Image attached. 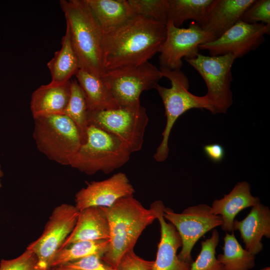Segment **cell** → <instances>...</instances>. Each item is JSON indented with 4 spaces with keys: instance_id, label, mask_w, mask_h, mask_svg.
<instances>
[{
    "instance_id": "obj_1",
    "label": "cell",
    "mask_w": 270,
    "mask_h": 270,
    "mask_svg": "<svg viewBox=\"0 0 270 270\" xmlns=\"http://www.w3.org/2000/svg\"><path fill=\"white\" fill-rule=\"evenodd\" d=\"M166 24L140 15L103 33L102 57L105 71L148 62L164 43Z\"/></svg>"
},
{
    "instance_id": "obj_2",
    "label": "cell",
    "mask_w": 270,
    "mask_h": 270,
    "mask_svg": "<svg viewBox=\"0 0 270 270\" xmlns=\"http://www.w3.org/2000/svg\"><path fill=\"white\" fill-rule=\"evenodd\" d=\"M108 219L109 246L102 257L116 268L120 259L134 248L144 230L156 219L151 208H146L133 196L117 200L112 206L102 207Z\"/></svg>"
},
{
    "instance_id": "obj_3",
    "label": "cell",
    "mask_w": 270,
    "mask_h": 270,
    "mask_svg": "<svg viewBox=\"0 0 270 270\" xmlns=\"http://www.w3.org/2000/svg\"><path fill=\"white\" fill-rule=\"evenodd\" d=\"M60 3L80 69L101 78L106 72L102 57L103 32L86 0H61Z\"/></svg>"
},
{
    "instance_id": "obj_4",
    "label": "cell",
    "mask_w": 270,
    "mask_h": 270,
    "mask_svg": "<svg viewBox=\"0 0 270 270\" xmlns=\"http://www.w3.org/2000/svg\"><path fill=\"white\" fill-rule=\"evenodd\" d=\"M129 146L118 137L90 124L86 138L72 158L70 165L88 175L108 174L130 160Z\"/></svg>"
},
{
    "instance_id": "obj_5",
    "label": "cell",
    "mask_w": 270,
    "mask_h": 270,
    "mask_svg": "<svg viewBox=\"0 0 270 270\" xmlns=\"http://www.w3.org/2000/svg\"><path fill=\"white\" fill-rule=\"evenodd\" d=\"M159 69L162 77L168 78L171 84L170 88L159 84L155 88L162 100L166 118L162 140L154 155L155 160L160 162L168 157L170 133L178 118L192 108L206 109L214 114V108L206 95L198 96L188 91V78L180 70H170L160 67Z\"/></svg>"
},
{
    "instance_id": "obj_6",
    "label": "cell",
    "mask_w": 270,
    "mask_h": 270,
    "mask_svg": "<svg viewBox=\"0 0 270 270\" xmlns=\"http://www.w3.org/2000/svg\"><path fill=\"white\" fill-rule=\"evenodd\" d=\"M34 120L32 136L38 150L49 160L69 166L84 143L75 124L63 114L40 116Z\"/></svg>"
},
{
    "instance_id": "obj_7",
    "label": "cell",
    "mask_w": 270,
    "mask_h": 270,
    "mask_svg": "<svg viewBox=\"0 0 270 270\" xmlns=\"http://www.w3.org/2000/svg\"><path fill=\"white\" fill-rule=\"evenodd\" d=\"M162 77L160 69L147 62L106 70L101 78L118 107H130L140 105L141 93L155 88Z\"/></svg>"
},
{
    "instance_id": "obj_8",
    "label": "cell",
    "mask_w": 270,
    "mask_h": 270,
    "mask_svg": "<svg viewBox=\"0 0 270 270\" xmlns=\"http://www.w3.org/2000/svg\"><path fill=\"white\" fill-rule=\"evenodd\" d=\"M148 122L146 109L140 104L88 112V126H94L118 137L132 152L141 150Z\"/></svg>"
},
{
    "instance_id": "obj_9",
    "label": "cell",
    "mask_w": 270,
    "mask_h": 270,
    "mask_svg": "<svg viewBox=\"0 0 270 270\" xmlns=\"http://www.w3.org/2000/svg\"><path fill=\"white\" fill-rule=\"evenodd\" d=\"M236 58L231 54L208 56L201 54L185 60L204 81L206 94L214 108V114L225 113L233 103L230 88L232 81V66Z\"/></svg>"
},
{
    "instance_id": "obj_10",
    "label": "cell",
    "mask_w": 270,
    "mask_h": 270,
    "mask_svg": "<svg viewBox=\"0 0 270 270\" xmlns=\"http://www.w3.org/2000/svg\"><path fill=\"white\" fill-rule=\"evenodd\" d=\"M163 216L174 226L180 235L182 246L178 254L179 259L190 264L193 262L191 252L198 240L222 223L221 216L214 214L211 207L204 204L188 207L181 213L164 207Z\"/></svg>"
},
{
    "instance_id": "obj_11",
    "label": "cell",
    "mask_w": 270,
    "mask_h": 270,
    "mask_svg": "<svg viewBox=\"0 0 270 270\" xmlns=\"http://www.w3.org/2000/svg\"><path fill=\"white\" fill-rule=\"evenodd\" d=\"M165 40L159 50L160 68L180 70L184 60L194 58L199 54L200 45L216 39L214 34L191 23L188 28L175 26L168 21Z\"/></svg>"
},
{
    "instance_id": "obj_12",
    "label": "cell",
    "mask_w": 270,
    "mask_h": 270,
    "mask_svg": "<svg viewBox=\"0 0 270 270\" xmlns=\"http://www.w3.org/2000/svg\"><path fill=\"white\" fill-rule=\"evenodd\" d=\"M79 210L68 204L56 207L42 235L30 243L26 250L36 256L42 270H48L51 262L76 224Z\"/></svg>"
},
{
    "instance_id": "obj_13",
    "label": "cell",
    "mask_w": 270,
    "mask_h": 270,
    "mask_svg": "<svg viewBox=\"0 0 270 270\" xmlns=\"http://www.w3.org/2000/svg\"><path fill=\"white\" fill-rule=\"evenodd\" d=\"M270 26L262 23L247 24L240 20L218 38L200 46V50L208 52L210 56L233 55L242 58L256 50L270 34Z\"/></svg>"
},
{
    "instance_id": "obj_14",
    "label": "cell",
    "mask_w": 270,
    "mask_h": 270,
    "mask_svg": "<svg viewBox=\"0 0 270 270\" xmlns=\"http://www.w3.org/2000/svg\"><path fill=\"white\" fill-rule=\"evenodd\" d=\"M134 192L126 175L120 172L101 181L88 182L76 194L75 206L78 210L90 206L108 208Z\"/></svg>"
},
{
    "instance_id": "obj_15",
    "label": "cell",
    "mask_w": 270,
    "mask_h": 270,
    "mask_svg": "<svg viewBox=\"0 0 270 270\" xmlns=\"http://www.w3.org/2000/svg\"><path fill=\"white\" fill-rule=\"evenodd\" d=\"M163 202L158 200L150 206L156 214L160 229L156 257L150 270H189L190 264L180 260L176 254L182 246L180 235L174 226L167 222L163 216Z\"/></svg>"
},
{
    "instance_id": "obj_16",
    "label": "cell",
    "mask_w": 270,
    "mask_h": 270,
    "mask_svg": "<svg viewBox=\"0 0 270 270\" xmlns=\"http://www.w3.org/2000/svg\"><path fill=\"white\" fill-rule=\"evenodd\" d=\"M254 0H212L202 28L212 33L216 39L242 20Z\"/></svg>"
},
{
    "instance_id": "obj_17",
    "label": "cell",
    "mask_w": 270,
    "mask_h": 270,
    "mask_svg": "<svg viewBox=\"0 0 270 270\" xmlns=\"http://www.w3.org/2000/svg\"><path fill=\"white\" fill-rule=\"evenodd\" d=\"M234 230H238L246 250L256 255L263 248L261 240L264 236L270 238V210L260 202L252 207L242 220H234Z\"/></svg>"
},
{
    "instance_id": "obj_18",
    "label": "cell",
    "mask_w": 270,
    "mask_h": 270,
    "mask_svg": "<svg viewBox=\"0 0 270 270\" xmlns=\"http://www.w3.org/2000/svg\"><path fill=\"white\" fill-rule=\"evenodd\" d=\"M110 236L108 221L102 208L88 207L79 210L75 226L61 248L79 241L109 240Z\"/></svg>"
},
{
    "instance_id": "obj_19",
    "label": "cell",
    "mask_w": 270,
    "mask_h": 270,
    "mask_svg": "<svg viewBox=\"0 0 270 270\" xmlns=\"http://www.w3.org/2000/svg\"><path fill=\"white\" fill-rule=\"evenodd\" d=\"M260 202L258 197L250 193V186L246 182H238L228 194L220 200H215L211 207L212 212L221 216L222 228L225 232H234L233 224L236 216L242 210L252 207Z\"/></svg>"
},
{
    "instance_id": "obj_20",
    "label": "cell",
    "mask_w": 270,
    "mask_h": 270,
    "mask_svg": "<svg viewBox=\"0 0 270 270\" xmlns=\"http://www.w3.org/2000/svg\"><path fill=\"white\" fill-rule=\"evenodd\" d=\"M70 94V80L60 84L50 82L40 86L32 94L30 108L33 118L62 114Z\"/></svg>"
},
{
    "instance_id": "obj_21",
    "label": "cell",
    "mask_w": 270,
    "mask_h": 270,
    "mask_svg": "<svg viewBox=\"0 0 270 270\" xmlns=\"http://www.w3.org/2000/svg\"><path fill=\"white\" fill-rule=\"evenodd\" d=\"M103 33L113 30L136 14L128 0H86Z\"/></svg>"
},
{
    "instance_id": "obj_22",
    "label": "cell",
    "mask_w": 270,
    "mask_h": 270,
    "mask_svg": "<svg viewBox=\"0 0 270 270\" xmlns=\"http://www.w3.org/2000/svg\"><path fill=\"white\" fill-rule=\"evenodd\" d=\"M47 66L51 74L50 82L55 84H64L70 80L80 68L67 26L62 40V47L55 52L54 57L47 64Z\"/></svg>"
},
{
    "instance_id": "obj_23",
    "label": "cell",
    "mask_w": 270,
    "mask_h": 270,
    "mask_svg": "<svg viewBox=\"0 0 270 270\" xmlns=\"http://www.w3.org/2000/svg\"><path fill=\"white\" fill-rule=\"evenodd\" d=\"M75 76L85 94L88 111L108 110L118 107L102 78L82 69L78 70Z\"/></svg>"
},
{
    "instance_id": "obj_24",
    "label": "cell",
    "mask_w": 270,
    "mask_h": 270,
    "mask_svg": "<svg viewBox=\"0 0 270 270\" xmlns=\"http://www.w3.org/2000/svg\"><path fill=\"white\" fill-rule=\"evenodd\" d=\"M212 0H168V22L180 28L187 20L202 26Z\"/></svg>"
},
{
    "instance_id": "obj_25",
    "label": "cell",
    "mask_w": 270,
    "mask_h": 270,
    "mask_svg": "<svg viewBox=\"0 0 270 270\" xmlns=\"http://www.w3.org/2000/svg\"><path fill=\"white\" fill-rule=\"evenodd\" d=\"M224 240L223 254L217 258L222 270H248L254 266L256 255L242 247L234 232L226 233Z\"/></svg>"
},
{
    "instance_id": "obj_26",
    "label": "cell",
    "mask_w": 270,
    "mask_h": 270,
    "mask_svg": "<svg viewBox=\"0 0 270 270\" xmlns=\"http://www.w3.org/2000/svg\"><path fill=\"white\" fill-rule=\"evenodd\" d=\"M109 242V240H82L61 248L55 254L50 268L90 255L96 254L102 257L108 250Z\"/></svg>"
},
{
    "instance_id": "obj_27",
    "label": "cell",
    "mask_w": 270,
    "mask_h": 270,
    "mask_svg": "<svg viewBox=\"0 0 270 270\" xmlns=\"http://www.w3.org/2000/svg\"><path fill=\"white\" fill-rule=\"evenodd\" d=\"M88 108L85 94L76 79L70 80V94L63 114L68 117L78 128L84 143L88 128Z\"/></svg>"
},
{
    "instance_id": "obj_28",
    "label": "cell",
    "mask_w": 270,
    "mask_h": 270,
    "mask_svg": "<svg viewBox=\"0 0 270 270\" xmlns=\"http://www.w3.org/2000/svg\"><path fill=\"white\" fill-rule=\"evenodd\" d=\"M220 234L214 229L211 236L201 242V250L194 262L190 264L189 270H222V266L216 256V249Z\"/></svg>"
},
{
    "instance_id": "obj_29",
    "label": "cell",
    "mask_w": 270,
    "mask_h": 270,
    "mask_svg": "<svg viewBox=\"0 0 270 270\" xmlns=\"http://www.w3.org/2000/svg\"><path fill=\"white\" fill-rule=\"evenodd\" d=\"M136 15L166 24L168 0H128Z\"/></svg>"
},
{
    "instance_id": "obj_30",
    "label": "cell",
    "mask_w": 270,
    "mask_h": 270,
    "mask_svg": "<svg viewBox=\"0 0 270 270\" xmlns=\"http://www.w3.org/2000/svg\"><path fill=\"white\" fill-rule=\"evenodd\" d=\"M241 20L250 24L262 23L270 26V0H254L244 12Z\"/></svg>"
},
{
    "instance_id": "obj_31",
    "label": "cell",
    "mask_w": 270,
    "mask_h": 270,
    "mask_svg": "<svg viewBox=\"0 0 270 270\" xmlns=\"http://www.w3.org/2000/svg\"><path fill=\"white\" fill-rule=\"evenodd\" d=\"M0 270H42L36 256L26 250L19 256L12 260H2Z\"/></svg>"
},
{
    "instance_id": "obj_32",
    "label": "cell",
    "mask_w": 270,
    "mask_h": 270,
    "mask_svg": "<svg viewBox=\"0 0 270 270\" xmlns=\"http://www.w3.org/2000/svg\"><path fill=\"white\" fill-rule=\"evenodd\" d=\"M58 266L63 270H116L96 254L90 255Z\"/></svg>"
},
{
    "instance_id": "obj_33",
    "label": "cell",
    "mask_w": 270,
    "mask_h": 270,
    "mask_svg": "<svg viewBox=\"0 0 270 270\" xmlns=\"http://www.w3.org/2000/svg\"><path fill=\"white\" fill-rule=\"evenodd\" d=\"M154 261L146 260L136 254L134 250L125 254L118 264L116 270H150Z\"/></svg>"
},
{
    "instance_id": "obj_34",
    "label": "cell",
    "mask_w": 270,
    "mask_h": 270,
    "mask_svg": "<svg viewBox=\"0 0 270 270\" xmlns=\"http://www.w3.org/2000/svg\"><path fill=\"white\" fill-rule=\"evenodd\" d=\"M204 151L206 156L212 162H221L224 156V150L220 144H213L204 146Z\"/></svg>"
},
{
    "instance_id": "obj_35",
    "label": "cell",
    "mask_w": 270,
    "mask_h": 270,
    "mask_svg": "<svg viewBox=\"0 0 270 270\" xmlns=\"http://www.w3.org/2000/svg\"><path fill=\"white\" fill-rule=\"evenodd\" d=\"M3 172H2V171L1 169V166H0V188L2 187V183H1V180H0V178H1L3 176Z\"/></svg>"
},
{
    "instance_id": "obj_36",
    "label": "cell",
    "mask_w": 270,
    "mask_h": 270,
    "mask_svg": "<svg viewBox=\"0 0 270 270\" xmlns=\"http://www.w3.org/2000/svg\"><path fill=\"white\" fill-rule=\"evenodd\" d=\"M48 270H63L59 266H56L54 268H50Z\"/></svg>"
},
{
    "instance_id": "obj_37",
    "label": "cell",
    "mask_w": 270,
    "mask_h": 270,
    "mask_svg": "<svg viewBox=\"0 0 270 270\" xmlns=\"http://www.w3.org/2000/svg\"><path fill=\"white\" fill-rule=\"evenodd\" d=\"M261 270H270V267H266V268H262Z\"/></svg>"
}]
</instances>
